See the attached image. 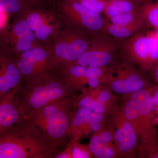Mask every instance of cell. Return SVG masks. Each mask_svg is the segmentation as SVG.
<instances>
[{
  "instance_id": "1",
  "label": "cell",
  "mask_w": 158,
  "mask_h": 158,
  "mask_svg": "<svg viewBox=\"0 0 158 158\" xmlns=\"http://www.w3.org/2000/svg\"><path fill=\"white\" fill-rule=\"evenodd\" d=\"M79 93L56 67L24 81L16 98L25 116Z\"/></svg>"
},
{
  "instance_id": "2",
  "label": "cell",
  "mask_w": 158,
  "mask_h": 158,
  "mask_svg": "<svg viewBox=\"0 0 158 158\" xmlns=\"http://www.w3.org/2000/svg\"><path fill=\"white\" fill-rule=\"evenodd\" d=\"M62 147L47 139L23 119L0 135V158H54Z\"/></svg>"
},
{
  "instance_id": "3",
  "label": "cell",
  "mask_w": 158,
  "mask_h": 158,
  "mask_svg": "<svg viewBox=\"0 0 158 158\" xmlns=\"http://www.w3.org/2000/svg\"><path fill=\"white\" fill-rule=\"evenodd\" d=\"M125 95L120 110L135 129L139 142L138 156L146 157L158 145L156 126L152 114L151 88Z\"/></svg>"
},
{
  "instance_id": "4",
  "label": "cell",
  "mask_w": 158,
  "mask_h": 158,
  "mask_svg": "<svg viewBox=\"0 0 158 158\" xmlns=\"http://www.w3.org/2000/svg\"><path fill=\"white\" fill-rule=\"evenodd\" d=\"M74 97L25 115L23 120L49 141L65 146L69 141L67 134Z\"/></svg>"
},
{
  "instance_id": "5",
  "label": "cell",
  "mask_w": 158,
  "mask_h": 158,
  "mask_svg": "<svg viewBox=\"0 0 158 158\" xmlns=\"http://www.w3.org/2000/svg\"><path fill=\"white\" fill-rule=\"evenodd\" d=\"M148 30L125 40L121 48L123 59L146 73L158 64V36Z\"/></svg>"
},
{
  "instance_id": "6",
  "label": "cell",
  "mask_w": 158,
  "mask_h": 158,
  "mask_svg": "<svg viewBox=\"0 0 158 158\" xmlns=\"http://www.w3.org/2000/svg\"><path fill=\"white\" fill-rule=\"evenodd\" d=\"M123 42L104 33L99 34L92 37L88 48L73 63L87 68L114 65L122 59Z\"/></svg>"
},
{
  "instance_id": "7",
  "label": "cell",
  "mask_w": 158,
  "mask_h": 158,
  "mask_svg": "<svg viewBox=\"0 0 158 158\" xmlns=\"http://www.w3.org/2000/svg\"><path fill=\"white\" fill-rule=\"evenodd\" d=\"M146 73L122 58L112 66L105 86L116 94L128 95L148 88L152 84Z\"/></svg>"
},
{
  "instance_id": "8",
  "label": "cell",
  "mask_w": 158,
  "mask_h": 158,
  "mask_svg": "<svg viewBox=\"0 0 158 158\" xmlns=\"http://www.w3.org/2000/svg\"><path fill=\"white\" fill-rule=\"evenodd\" d=\"M118 97L106 86L89 88L74 97L73 108H83L109 116L120 109Z\"/></svg>"
},
{
  "instance_id": "9",
  "label": "cell",
  "mask_w": 158,
  "mask_h": 158,
  "mask_svg": "<svg viewBox=\"0 0 158 158\" xmlns=\"http://www.w3.org/2000/svg\"><path fill=\"white\" fill-rule=\"evenodd\" d=\"M106 125L113 133L114 143L122 158L138 156L139 142L137 133L120 108L108 117Z\"/></svg>"
},
{
  "instance_id": "10",
  "label": "cell",
  "mask_w": 158,
  "mask_h": 158,
  "mask_svg": "<svg viewBox=\"0 0 158 158\" xmlns=\"http://www.w3.org/2000/svg\"><path fill=\"white\" fill-rule=\"evenodd\" d=\"M62 11L72 24L92 37L103 32L107 19L75 0H62Z\"/></svg>"
},
{
  "instance_id": "11",
  "label": "cell",
  "mask_w": 158,
  "mask_h": 158,
  "mask_svg": "<svg viewBox=\"0 0 158 158\" xmlns=\"http://www.w3.org/2000/svg\"><path fill=\"white\" fill-rule=\"evenodd\" d=\"M108 117L87 109L73 108L70 113L68 141H80L103 128L106 126Z\"/></svg>"
},
{
  "instance_id": "12",
  "label": "cell",
  "mask_w": 158,
  "mask_h": 158,
  "mask_svg": "<svg viewBox=\"0 0 158 158\" xmlns=\"http://www.w3.org/2000/svg\"><path fill=\"white\" fill-rule=\"evenodd\" d=\"M93 37L79 30L68 32L56 45L55 67L75 62L88 48Z\"/></svg>"
},
{
  "instance_id": "13",
  "label": "cell",
  "mask_w": 158,
  "mask_h": 158,
  "mask_svg": "<svg viewBox=\"0 0 158 158\" xmlns=\"http://www.w3.org/2000/svg\"><path fill=\"white\" fill-rule=\"evenodd\" d=\"M16 60L24 81L56 68L53 58L41 48L32 47L22 53Z\"/></svg>"
},
{
  "instance_id": "14",
  "label": "cell",
  "mask_w": 158,
  "mask_h": 158,
  "mask_svg": "<svg viewBox=\"0 0 158 158\" xmlns=\"http://www.w3.org/2000/svg\"><path fill=\"white\" fill-rule=\"evenodd\" d=\"M58 68L69 84L79 93L102 85L93 68H85L73 63Z\"/></svg>"
},
{
  "instance_id": "15",
  "label": "cell",
  "mask_w": 158,
  "mask_h": 158,
  "mask_svg": "<svg viewBox=\"0 0 158 158\" xmlns=\"http://www.w3.org/2000/svg\"><path fill=\"white\" fill-rule=\"evenodd\" d=\"M23 83L16 59L0 52V99L10 90L18 91Z\"/></svg>"
},
{
  "instance_id": "16",
  "label": "cell",
  "mask_w": 158,
  "mask_h": 158,
  "mask_svg": "<svg viewBox=\"0 0 158 158\" xmlns=\"http://www.w3.org/2000/svg\"><path fill=\"white\" fill-rule=\"evenodd\" d=\"M88 146L94 158H122L114 143L113 133L106 125L91 134Z\"/></svg>"
},
{
  "instance_id": "17",
  "label": "cell",
  "mask_w": 158,
  "mask_h": 158,
  "mask_svg": "<svg viewBox=\"0 0 158 158\" xmlns=\"http://www.w3.org/2000/svg\"><path fill=\"white\" fill-rule=\"evenodd\" d=\"M17 92L10 90L0 99V135L24 118V114L17 102Z\"/></svg>"
},
{
  "instance_id": "18",
  "label": "cell",
  "mask_w": 158,
  "mask_h": 158,
  "mask_svg": "<svg viewBox=\"0 0 158 158\" xmlns=\"http://www.w3.org/2000/svg\"><path fill=\"white\" fill-rule=\"evenodd\" d=\"M11 38L15 42V48L18 52H23L32 48L35 37L25 20H20L13 25L11 30Z\"/></svg>"
},
{
  "instance_id": "19",
  "label": "cell",
  "mask_w": 158,
  "mask_h": 158,
  "mask_svg": "<svg viewBox=\"0 0 158 158\" xmlns=\"http://www.w3.org/2000/svg\"><path fill=\"white\" fill-rule=\"evenodd\" d=\"M148 30L144 23L129 25H116L107 21L103 33L110 37L124 41L137 33Z\"/></svg>"
},
{
  "instance_id": "20",
  "label": "cell",
  "mask_w": 158,
  "mask_h": 158,
  "mask_svg": "<svg viewBox=\"0 0 158 158\" xmlns=\"http://www.w3.org/2000/svg\"><path fill=\"white\" fill-rule=\"evenodd\" d=\"M140 6L134 0H108L102 15L110 19L119 15L138 11Z\"/></svg>"
},
{
  "instance_id": "21",
  "label": "cell",
  "mask_w": 158,
  "mask_h": 158,
  "mask_svg": "<svg viewBox=\"0 0 158 158\" xmlns=\"http://www.w3.org/2000/svg\"><path fill=\"white\" fill-rule=\"evenodd\" d=\"M139 10L147 29L158 30V0L141 5Z\"/></svg>"
},
{
  "instance_id": "22",
  "label": "cell",
  "mask_w": 158,
  "mask_h": 158,
  "mask_svg": "<svg viewBox=\"0 0 158 158\" xmlns=\"http://www.w3.org/2000/svg\"><path fill=\"white\" fill-rule=\"evenodd\" d=\"M37 4L30 0H0V10L9 14H14L24 8Z\"/></svg>"
},
{
  "instance_id": "23",
  "label": "cell",
  "mask_w": 158,
  "mask_h": 158,
  "mask_svg": "<svg viewBox=\"0 0 158 158\" xmlns=\"http://www.w3.org/2000/svg\"><path fill=\"white\" fill-rule=\"evenodd\" d=\"M110 23L116 25H129L138 23H144L140 10L116 15L108 19Z\"/></svg>"
},
{
  "instance_id": "24",
  "label": "cell",
  "mask_w": 158,
  "mask_h": 158,
  "mask_svg": "<svg viewBox=\"0 0 158 158\" xmlns=\"http://www.w3.org/2000/svg\"><path fill=\"white\" fill-rule=\"evenodd\" d=\"M70 148L72 158H93L88 145L80 143V141H69L66 144Z\"/></svg>"
},
{
  "instance_id": "25",
  "label": "cell",
  "mask_w": 158,
  "mask_h": 158,
  "mask_svg": "<svg viewBox=\"0 0 158 158\" xmlns=\"http://www.w3.org/2000/svg\"><path fill=\"white\" fill-rule=\"evenodd\" d=\"M90 11L102 15L108 0H75Z\"/></svg>"
},
{
  "instance_id": "26",
  "label": "cell",
  "mask_w": 158,
  "mask_h": 158,
  "mask_svg": "<svg viewBox=\"0 0 158 158\" xmlns=\"http://www.w3.org/2000/svg\"><path fill=\"white\" fill-rule=\"evenodd\" d=\"M26 21L34 33L44 23L42 17L36 12H32L30 14Z\"/></svg>"
},
{
  "instance_id": "27",
  "label": "cell",
  "mask_w": 158,
  "mask_h": 158,
  "mask_svg": "<svg viewBox=\"0 0 158 158\" xmlns=\"http://www.w3.org/2000/svg\"><path fill=\"white\" fill-rule=\"evenodd\" d=\"M53 30L51 26L44 23L37 31L34 32L35 37L40 40H47L52 34Z\"/></svg>"
},
{
  "instance_id": "28",
  "label": "cell",
  "mask_w": 158,
  "mask_h": 158,
  "mask_svg": "<svg viewBox=\"0 0 158 158\" xmlns=\"http://www.w3.org/2000/svg\"><path fill=\"white\" fill-rule=\"evenodd\" d=\"M54 158H72L70 148L66 144L63 149H60L57 152Z\"/></svg>"
},
{
  "instance_id": "29",
  "label": "cell",
  "mask_w": 158,
  "mask_h": 158,
  "mask_svg": "<svg viewBox=\"0 0 158 158\" xmlns=\"http://www.w3.org/2000/svg\"><path fill=\"white\" fill-rule=\"evenodd\" d=\"M151 77L158 85V64L149 72Z\"/></svg>"
},
{
  "instance_id": "30",
  "label": "cell",
  "mask_w": 158,
  "mask_h": 158,
  "mask_svg": "<svg viewBox=\"0 0 158 158\" xmlns=\"http://www.w3.org/2000/svg\"><path fill=\"white\" fill-rule=\"evenodd\" d=\"M148 158H158V145L147 156Z\"/></svg>"
},
{
  "instance_id": "31",
  "label": "cell",
  "mask_w": 158,
  "mask_h": 158,
  "mask_svg": "<svg viewBox=\"0 0 158 158\" xmlns=\"http://www.w3.org/2000/svg\"><path fill=\"white\" fill-rule=\"evenodd\" d=\"M134 1L138 3L140 6H141V5L145 4V3L152 2V1H154V0H134Z\"/></svg>"
},
{
  "instance_id": "32",
  "label": "cell",
  "mask_w": 158,
  "mask_h": 158,
  "mask_svg": "<svg viewBox=\"0 0 158 158\" xmlns=\"http://www.w3.org/2000/svg\"><path fill=\"white\" fill-rule=\"evenodd\" d=\"M3 12H3V11H1V10H0V15L2 14V13H3ZM1 15H0V18H1ZM0 20H1V19H0Z\"/></svg>"
}]
</instances>
